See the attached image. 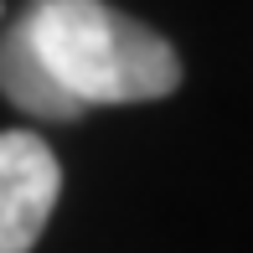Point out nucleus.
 Returning a JSON list of instances; mask_svg holds the SVG:
<instances>
[{"label": "nucleus", "instance_id": "3", "mask_svg": "<svg viewBox=\"0 0 253 253\" xmlns=\"http://www.w3.org/2000/svg\"><path fill=\"white\" fill-rule=\"evenodd\" d=\"M0 93L16 103L21 114H37V119H57V124L83 119V103L57 88V78L37 62V52L26 47L16 21L0 31Z\"/></svg>", "mask_w": 253, "mask_h": 253}, {"label": "nucleus", "instance_id": "2", "mask_svg": "<svg viewBox=\"0 0 253 253\" xmlns=\"http://www.w3.org/2000/svg\"><path fill=\"white\" fill-rule=\"evenodd\" d=\"M62 197V166L31 129H0V253H31Z\"/></svg>", "mask_w": 253, "mask_h": 253}, {"label": "nucleus", "instance_id": "1", "mask_svg": "<svg viewBox=\"0 0 253 253\" xmlns=\"http://www.w3.org/2000/svg\"><path fill=\"white\" fill-rule=\"evenodd\" d=\"M16 26L83 114L98 103H155L181 88L176 47L109 0H26Z\"/></svg>", "mask_w": 253, "mask_h": 253}]
</instances>
